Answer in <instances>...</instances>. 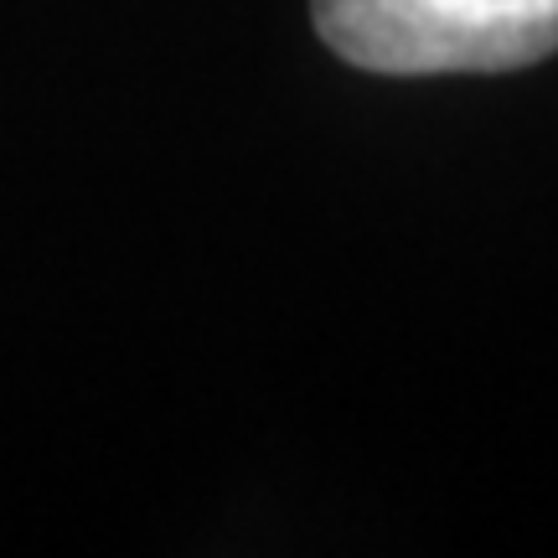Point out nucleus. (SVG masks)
<instances>
[{"label": "nucleus", "mask_w": 558, "mask_h": 558, "mask_svg": "<svg viewBox=\"0 0 558 558\" xmlns=\"http://www.w3.org/2000/svg\"><path fill=\"white\" fill-rule=\"evenodd\" d=\"M320 41L362 73H512L558 52V0H311Z\"/></svg>", "instance_id": "nucleus-1"}]
</instances>
